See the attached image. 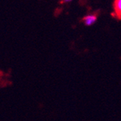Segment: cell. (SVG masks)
I'll return each mask as SVG.
<instances>
[{
	"mask_svg": "<svg viewBox=\"0 0 121 121\" xmlns=\"http://www.w3.org/2000/svg\"><path fill=\"white\" fill-rule=\"evenodd\" d=\"M96 16H87L84 18V24H86L87 26H90L92 24H93L95 21H96Z\"/></svg>",
	"mask_w": 121,
	"mask_h": 121,
	"instance_id": "cell-1",
	"label": "cell"
},
{
	"mask_svg": "<svg viewBox=\"0 0 121 121\" xmlns=\"http://www.w3.org/2000/svg\"><path fill=\"white\" fill-rule=\"evenodd\" d=\"M115 10L119 16H121V0H115Z\"/></svg>",
	"mask_w": 121,
	"mask_h": 121,
	"instance_id": "cell-2",
	"label": "cell"
},
{
	"mask_svg": "<svg viewBox=\"0 0 121 121\" xmlns=\"http://www.w3.org/2000/svg\"><path fill=\"white\" fill-rule=\"evenodd\" d=\"M64 1H65V2H70V1H71V0H64Z\"/></svg>",
	"mask_w": 121,
	"mask_h": 121,
	"instance_id": "cell-3",
	"label": "cell"
}]
</instances>
